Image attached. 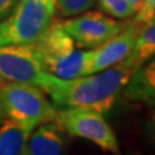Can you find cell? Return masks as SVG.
I'll return each instance as SVG.
<instances>
[{
  "label": "cell",
  "mask_w": 155,
  "mask_h": 155,
  "mask_svg": "<svg viewBox=\"0 0 155 155\" xmlns=\"http://www.w3.org/2000/svg\"><path fill=\"white\" fill-rule=\"evenodd\" d=\"M54 120L70 137L84 138L106 153H120L116 134L106 122L105 114L89 109L65 107L57 109Z\"/></svg>",
  "instance_id": "cell-5"
},
{
  "label": "cell",
  "mask_w": 155,
  "mask_h": 155,
  "mask_svg": "<svg viewBox=\"0 0 155 155\" xmlns=\"http://www.w3.org/2000/svg\"><path fill=\"white\" fill-rule=\"evenodd\" d=\"M17 4V0H0V21L5 18Z\"/></svg>",
  "instance_id": "cell-17"
},
{
  "label": "cell",
  "mask_w": 155,
  "mask_h": 155,
  "mask_svg": "<svg viewBox=\"0 0 155 155\" xmlns=\"http://www.w3.org/2000/svg\"><path fill=\"white\" fill-rule=\"evenodd\" d=\"M44 71L34 45H0V78L39 87Z\"/></svg>",
  "instance_id": "cell-7"
},
{
  "label": "cell",
  "mask_w": 155,
  "mask_h": 155,
  "mask_svg": "<svg viewBox=\"0 0 155 155\" xmlns=\"http://www.w3.org/2000/svg\"><path fill=\"white\" fill-rule=\"evenodd\" d=\"M127 19H116L98 11H85L76 16L60 19L64 30L72 38L79 49L91 51L118 35Z\"/></svg>",
  "instance_id": "cell-6"
},
{
  "label": "cell",
  "mask_w": 155,
  "mask_h": 155,
  "mask_svg": "<svg viewBox=\"0 0 155 155\" xmlns=\"http://www.w3.org/2000/svg\"><path fill=\"white\" fill-rule=\"evenodd\" d=\"M69 151V134L56 120L39 124L27 140L25 155H61Z\"/></svg>",
  "instance_id": "cell-9"
},
{
  "label": "cell",
  "mask_w": 155,
  "mask_h": 155,
  "mask_svg": "<svg viewBox=\"0 0 155 155\" xmlns=\"http://www.w3.org/2000/svg\"><path fill=\"white\" fill-rule=\"evenodd\" d=\"M40 2H43L47 7H49L51 9H53L56 12V0H40Z\"/></svg>",
  "instance_id": "cell-18"
},
{
  "label": "cell",
  "mask_w": 155,
  "mask_h": 155,
  "mask_svg": "<svg viewBox=\"0 0 155 155\" xmlns=\"http://www.w3.org/2000/svg\"><path fill=\"white\" fill-rule=\"evenodd\" d=\"M3 83H4V80L2 79V78H0V84H3Z\"/></svg>",
  "instance_id": "cell-21"
},
{
  "label": "cell",
  "mask_w": 155,
  "mask_h": 155,
  "mask_svg": "<svg viewBox=\"0 0 155 155\" xmlns=\"http://www.w3.org/2000/svg\"><path fill=\"white\" fill-rule=\"evenodd\" d=\"M129 74L118 64L102 71L62 79L45 72L39 87L57 109L75 107L107 114L114 107Z\"/></svg>",
  "instance_id": "cell-1"
},
{
  "label": "cell",
  "mask_w": 155,
  "mask_h": 155,
  "mask_svg": "<svg viewBox=\"0 0 155 155\" xmlns=\"http://www.w3.org/2000/svg\"><path fill=\"white\" fill-rule=\"evenodd\" d=\"M44 71L62 79L84 75L85 51L76 47L72 38L53 18L51 25L34 43Z\"/></svg>",
  "instance_id": "cell-3"
},
{
  "label": "cell",
  "mask_w": 155,
  "mask_h": 155,
  "mask_svg": "<svg viewBox=\"0 0 155 155\" xmlns=\"http://www.w3.org/2000/svg\"><path fill=\"white\" fill-rule=\"evenodd\" d=\"M96 4L104 13L116 19H128L134 14L129 0H97Z\"/></svg>",
  "instance_id": "cell-13"
},
{
  "label": "cell",
  "mask_w": 155,
  "mask_h": 155,
  "mask_svg": "<svg viewBox=\"0 0 155 155\" xmlns=\"http://www.w3.org/2000/svg\"><path fill=\"white\" fill-rule=\"evenodd\" d=\"M122 93L129 102L155 109V56L129 75Z\"/></svg>",
  "instance_id": "cell-10"
},
{
  "label": "cell",
  "mask_w": 155,
  "mask_h": 155,
  "mask_svg": "<svg viewBox=\"0 0 155 155\" xmlns=\"http://www.w3.org/2000/svg\"><path fill=\"white\" fill-rule=\"evenodd\" d=\"M154 16H155V0H142L138 9L133 14L132 19L141 26Z\"/></svg>",
  "instance_id": "cell-15"
},
{
  "label": "cell",
  "mask_w": 155,
  "mask_h": 155,
  "mask_svg": "<svg viewBox=\"0 0 155 155\" xmlns=\"http://www.w3.org/2000/svg\"><path fill=\"white\" fill-rule=\"evenodd\" d=\"M0 109L4 116L32 132L39 124L54 120L57 107L40 87L19 81L0 84Z\"/></svg>",
  "instance_id": "cell-2"
},
{
  "label": "cell",
  "mask_w": 155,
  "mask_h": 155,
  "mask_svg": "<svg viewBox=\"0 0 155 155\" xmlns=\"http://www.w3.org/2000/svg\"><path fill=\"white\" fill-rule=\"evenodd\" d=\"M155 56V16L140 26L133 47L128 56L120 62L122 67L130 75L134 70Z\"/></svg>",
  "instance_id": "cell-11"
},
{
  "label": "cell",
  "mask_w": 155,
  "mask_h": 155,
  "mask_svg": "<svg viewBox=\"0 0 155 155\" xmlns=\"http://www.w3.org/2000/svg\"><path fill=\"white\" fill-rule=\"evenodd\" d=\"M54 11L40 0H17L0 21V45H32L54 18Z\"/></svg>",
  "instance_id": "cell-4"
},
{
  "label": "cell",
  "mask_w": 155,
  "mask_h": 155,
  "mask_svg": "<svg viewBox=\"0 0 155 155\" xmlns=\"http://www.w3.org/2000/svg\"><path fill=\"white\" fill-rule=\"evenodd\" d=\"M151 111L149 113L147 118H146V124H145V128H146V133L149 134V138L151 143L155 146V109H150Z\"/></svg>",
  "instance_id": "cell-16"
},
{
  "label": "cell",
  "mask_w": 155,
  "mask_h": 155,
  "mask_svg": "<svg viewBox=\"0 0 155 155\" xmlns=\"http://www.w3.org/2000/svg\"><path fill=\"white\" fill-rule=\"evenodd\" d=\"M141 2H142V0H129V3H130V5H132V8H133L134 13H136V11L138 9V7H140V4H141Z\"/></svg>",
  "instance_id": "cell-19"
},
{
  "label": "cell",
  "mask_w": 155,
  "mask_h": 155,
  "mask_svg": "<svg viewBox=\"0 0 155 155\" xmlns=\"http://www.w3.org/2000/svg\"><path fill=\"white\" fill-rule=\"evenodd\" d=\"M3 118H4V114H3V111H2V109H0V123H2V120H3Z\"/></svg>",
  "instance_id": "cell-20"
},
{
  "label": "cell",
  "mask_w": 155,
  "mask_h": 155,
  "mask_svg": "<svg viewBox=\"0 0 155 155\" xmlns=\"http://www.w3.org/2000/svg\"><path fill=\"white\" fill-rule=\"evenodd\" d=\"M96 3L97 0H56V11L66 18L88 11Z\"/></svg>",
  "instance_id": "cell-14"
},
{
  "label": "cell",
  "mask_w": 155,
  "mask_h": 155,
  "mask_svg": "<svg viewBox=\"0 0 155 155\" xmlns=\"http://www.w3.org/2000/svg\"><path fill=\"white\" fill-rule=\"evenodd\" d=\"M30 134L25 127L4 116L0 123V155H25Z\"/></svg>",
  "instance_id": "cell-12"
},
{
  "label": "cell",
  "mask_w": 155,
  "mask_h": 155,
  "mask_svg": "<svg viewBox=\"0 0 155 155\" xmlns=\"http://www.w3.org/2000/svg\"><path fill=\"white\" fill-rule=\"evenodd\" d=\"M138 30L140 25L130 19L118 35L94 49L85 51L84 75L102 71L123 62L132 49Z\"/></svg>",
  "instance_id": "cell-8"
}]
</instances>
